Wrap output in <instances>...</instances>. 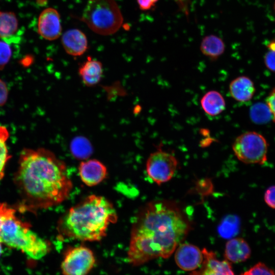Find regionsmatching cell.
Returning a JSON list of instances; mask_svg holds the SVG:
<instances>
[{
    "label": "cell",
    "instance_id": "1",
    "mask_svg": "<svg viewBox=\"0 0 275 275\" xmlns=\"http://www.w3.org/2000/svg\"><path fill=\"white\" fill-rule=\"evenodd\" d=\"M191 228L187 216L175 202L158 200L148 203L132 223L128 261L138 266L158 257L169 258Z\"/></svg>",
    "mask_w": 275,
    "mask_h": 275
},
{
    "label": "cell",
    "instance_id": "2",
    "mask_svg": "<svg viewBox=\"0 0 275 275\" xmlns=\"http://www.w3.org/2000/svg\"><path fill=\"white\" fill-rule=\"evenodd\" d=\"M13 181L20 197L19 208L31 212L62 203L73 188L65 163L44 148L21 151Z\"/></svg>",
    "mask_w": 275,
    "mask_h": 275
},
{
    "label": "cell",
    "instance_id": "3",
    "mask_svg": "<svg viewBox=\"0 0 275 275\" xmlns=\"http://www.w3.org/2000/svg\"><path fill=\"white\" fill-rule=\"evenodd\" d=\"M117 219L113 204L104 197L92 195L61 216L57 230L62 237L98 241L106 236L109 225L116 223Z\"/></svg>",
    "mask_w": 275,
    "mask_h": 275
},
{
    "label": "cell",
    "instance_id": "4",
    "mask_svg": "<svg viewBox=\"0 0 275 275\" xmlns=\"http://www.w3.org/2000/svg\"><path fill=\"white\" fill-rule=\"evenodd\" d=\"M16 212L6 203H0V242L20 251L30 259H41L50 252V243L33 232L31 225L17 217Z\"/></svg>",
    "mask_w": 275,
    "mask_h": 275
},
{
    "label": "cell",
    "instance_id": "5",
    "mask_svg": "<svg viewBox=\"0 0 275 275\" xmlns=\"http://www.w3.org/2000/svg\"><path fill=\"white\" fill-rule=\"evenodd\" d=\"M81 20L94 32L107 36L120 29L123 18L115 0H88Z\"/></svg>",
    "mask_w": 275,
    "mask_h": 275
},
{
    "label": "cell",
    "instance_id": "6",
    "mask_svg": "<svg viewBox=\"0 0 275 275\" xmlns=\"http://www.w3.org/2000/svg\"><path fill=\"white\" fill-rule=\"evenodd\" d=\"M236 157L246 164H263L267 159L268 144L261 134L245 132L238 136L232 145Z\"/></svg>",
    "mask_w": 275,
    "mask_h": 275
},
{
    "label": "cell",
    "instance_id": "7",
    "mask_svg": "<svg viewBox=\"0 0 275 275\" xmlns=\"http://www.w3.org/2000/svg\"><path fill=\"white\" fill-rule=\"evenodd\" d=\"M96 262L93 252L80 245L68 249L61 263L63 275H88Z\"/></svg>",
    "mask_w": 275,
    "mask_h": 275
},
{
    "label": "cell",
    "instance_id": "8",
    "mask_svg": "<svg viewBox=\"0 0 275 275\" xmlns=\"http://www.w3.org/2000/svg\"><path fill=\"white\" fill-rule=\"evenodd\" d=\"M177 165V160L174 155L159 149L148 158L146 172L151 179L160 185L172 178Z\"/></svg>",
    "mask_w": 275,
    "mask_h": 275
},
{
    "label": "cell",
    "instance_id": "9",
    "mask_svg": "<svg viewBox=\"0 0 275 275\" xmlns=\"http://www.w3.org/2000/svg\"><path fill=\"white\" fill-rule=\"evenodd\" d=\"M204 256L202 251L197 246L188 243H180L176 248L175 260L181 269L193 271L202 264Z\"/></svg>",
    "mask_w": 275,
    "mask_h": 275
},
{
    "label": "cell",
    "instance_id": "10",
    "mask_svg": "<svg viewBox=\"0 0 275 275\" xmlns=\"http://www.w3.org/2000/svg\"><path fill=\"white\" fill-rule=\"evenodd\" d=\"M38 32L44 39L52 41L62 34L60 15L52 8H47L40 13L38 21Z\"/></svg>",
    "mask_w": 275,
    "mask_h": 275
},
{
    "label": "cell",
    "instance_id": "11",
    "mask_svg": "<svg viewBox=\"0 0 275 275\" xmlns=\"http://www.w3.org/2000/svg\"><path fill=\"white\" fill-rule=\"evenodd\" d=\"M204 259L201 266L190 275H235L227 260H219L212 251L204 249Z\"/></svg>",
    "mask_w": 275,
    "mask_h": 275
},
{
    "label": "cell",
    "instance_id": "12",
    "mask_svg": "<svg viewBox=\"0 0 275 275\" xmlns=\"http://www.w3.org/2000/svg\"><path fill=\"white\" fill-rule=\"evenodd\" d=\"M78 171L81 181L89 186L98 184L107 175L106 167L101 162L95 159L81 162Z\"/></svg>",
    "mask_w": 275,
    "mask_h": 275
},
{
    "label": "cell",
    "instance_id": "13",
    "mask_svg": "<svg viewBox=\"0 0 275 275\" xmlns=\"http://www.w3.org/2000/svg\"><path fill=\"white\" fill-rule=\"evenodd\" d=\"M61 42L66 53L74 57L82 55L88 48L86 35L76 29L66 31L62 36Z\"/></svg>",
    "mask_w": 275,
    "mask_h": 275
},
{
    "label": "cell",
    "instance_id": "14",
    "mask_svg": "<svg viewBox=\"0 0 275 275\" xmlns=\"http://www.w3.org/2000/svg\"><path fill=\"white\" fill-rule=\"evenodd\" d=\"M251 254L249 244L242 238H232L226 244L224 255L227 261L233 263L243 262L250 258Z\"/></svg>",
    "mask_w": 275,
    "mask_h": 275
},
{
    "label": "cell",
    "instance_id": "15",
    "mask_svg": "<svg viewBox=\"0 0 275 275\" xmlns=\"http://www.w3.org/2000/svg\"><path fill=\"white\" fill-rule=\"evenodd\" d=\"M78 73L85 85L88 87L95 86L102 77V64L100 61L88 57L79 67Z\"/></svg>",
    "mask_w": 275,
    "mask_h": 275
},
{
    "label": "cell",
    "instance_id": "16",
    "mask_svg": "<svg viewBox=\"0 0 275 275\" xmlns=\"http://www.w3.org/2000/svg\"><path fill=\"white\" fill-rule=\"evenodd\" d=\"M255 91L252 80L245 76L234 79L229 85V92L233 99L238 102H246L253 97Z\"/></svg>",
    "mask_w": 275,
    "mask_h": 275
},
{
    "label": "cell",
    "instance_id": "17",
    "mask_svg": "<svg viewBox=\"0 0 275 275\" xmlns=\"http://www.w3.org/2000/svg\"><path fill=\"white\" fill-rule=\"evenodd\" d=\"M18 20L13 12L0 11V38L3 41L8 44L18 42Z\"/></svg>",
    "mask_w": 275,
    "mask_h": 275
},
{
    "label": "cell",
    "instance_id": "18",
    "mask_svg": "<svg viewBox=\"0 0 275 275\" xmlns=\"http://www.w3.org/2000/svg\"><path fill=\"white\" fill-rule=\"evenodd\" d=\"M225 43L219 36L209 34L204 36L200 43L202 53L211 60H217L225 52Z\"/></svg>",
    "mask_w": 275,
    "mask_h": 275
},
{
    "label": "cell",
    "instance_id": "19",
    "mask_svg": "<svg viewBox=\"0 0 275 275\" xmlns=\"http://www.w3.org/2000/svg\"><path fill=\"white\" fill-rule=\"evenodd\" d=\"M200 103L205 113L211 116L219 115L226 107V102L223 96L214 90L207 92L202 97Z\"/></svg>",
    "mask_w": 275,
    "mask_h": 275
},
{
    "label": "cell",
    "instance_id": "20",
    "mask_svg": "<svg viewBox=\"0 0 275 275\" xmlns=\"http://www.w3.org/2000/svg\"><path fill=\"white\" fill-rule=\"evenodd\" d=\"M70 149L73 156L78 159H86L93 152L92 146L90 141L81 136H76L71 141Z\"/></svg>",
    "mask_w": 275,
    "mask_h": 275
},
{
    "label": "cell",
    "instance_id": "21",
    "mask_svg": "<svg viewBox=\"0 0 275 275\" xmlns=\"http://www.w3.org/2000/svg\"><path fill=\"white\" fill-rule=\"evenodd\" d=\"M250 116L253 122L262 124L268 122L271 118L272 114L266 103L257 102L251 107Z\"/></svg>",
    "mask_w": 275,
    "mask_h": 275
},
{
    "label": "cell",
    "instance_id": "22",
    "mask_svg": "<svg viewBox=\"0 0 275 275\" xmlns=\"http://www.w3.org/2000/svg\"><path fill=\"white\" fill-rule=\"evenodd\" d=\"M8 137L9 132L7 128L0 125V180L3 178L6 165L11 157L6 145Z\"/></svg>",
    "mask_w": 275,
    "mask_h": 275
},
{
    "label": "cell",
    "instance_id": "23",
    "mask_svg": "<svg viewBox=\"0 0 275 275\" xmlns=\"http://www.w3.org/2000/svg\"><path fill=\"white\" fill-rule=\"evenodd\" d=\"M241 275H275V273L264 263L259 262Z\"/></svg>",
    "mask_w": 275,
    "mask_h": 275
},
{
    "label": "cell",
    "instance_id": "24",
    "mask_svg": "<svg viewBox=\"0 0 275 275\" xmlns=\"http://www.w3.org/2000/svg\"><path fill=\"white\" fill-rule=\"evenodd\" d=\"M12 56V50L9 44L4 41H0V70L8 64Z\"/></svg>",
    "mask_w": 275,
    "mask_h": 275
},
{
    "label": "cell",
    "instance_id": "25",
    "mask_svg": "<svg viewBox=\"0 0 275 275\" xmlns=\"http://www.w3.org/2000/svg\"><path fill=\"white\" fill-rule=\"evenodd\" d=\"M266 204L270 208L275 209V185L268 187L264 195Z\"/></svg>",
    "mask_w": 275,
    "mask_h": 275
},
{
    "label": "cell",
    "instance_id": "26",
    "mask_svg": "<svg viewBox=\"0 0 275 275\" xmlns=\"http://www.w3.org/2000/svg\"><path fill=\"white\" fill-rule=\"evenodd\" d=\"M264 63L269 70L275 73V49H269L265 54Z\"/></svg>",
    "mask_w": 275,
    "mask_h": 275
},
{
    "label": "cell",
    "instance_id": "27",
    "mask_svg": "<svg viewBox=\"0 0 275 275\" xmlns=\"http://www.w3.org/2000/svg\"><path fill=\"white\" fill-rule=\"evenodd\" d=\"M140 10L149 11L154 8L159 0H136Z\"/></svg>",
    "mask_w": 275,
    "mask_h": 275
},
{
    "label": "cell",
    "instance_id": "28",
    "mask_svg": "<svg viewBox=\"0 0 275 275\" xmlns=\"http://www.w3.org/2000/svg\"><path fill=\"white\" fill-rule=\"evenodd\" d=\"M8 89L6 83L0 79V106L4 105L8 99Z\"/></svg>",
    "mask_w": 275,
    "mask_h": 275
},
{
    "label": "cell",
    "instance_id": "29",
    "mask_svg": "<svg viewBox=\"0 0 275 275\" xmlns=\"http://www.w3.org/2000/svg\"><path fill=\"white\" fill-rule=\"evenodd\" d=\"M266 104L268 106L272 114L273 120L275 122V91L269 95L266 98Z\"/></svg>",
    "mask_w": 275,
    "mask_h": 275
},
{
    "label": "cell",
    "instance_id": "30",
    "mask_svg": "<svg viewBox=\"0 0 275 275\" xmlns=\"http://www.w3.org/2000/svg\"><path fill=\"white\" fill-rule=\"evenodd\" d=\"M2 252V243L0 242V256L1 255Z\"/></svg>",
    "mask_w": 275,
    "mask_h": 275
},
{
    "label": "cell",
    "instance_id": "31",
    "mask_svg": "<svg viewBox=\"0 0 275 275\" xmlns=\"http://www.w3.org/2000/svg\"><path fill=\"white\" fill-rule=\"evenodd\" d=\"M274 10H275V3H274Z\"/></svg>",
    "mask_w": 275,
    "mask_h": 275
}]
</instances>
